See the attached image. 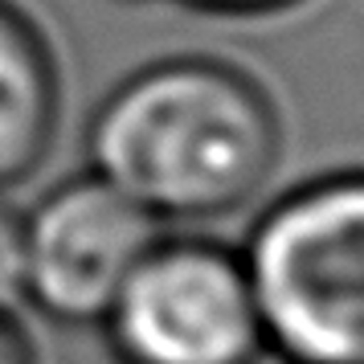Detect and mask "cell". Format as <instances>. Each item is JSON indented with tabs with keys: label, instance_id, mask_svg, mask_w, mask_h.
Wrapping results in <instances>:
<instances>
[{
	"label": "cell",
	"instance_id": "6da1fadb",
	"mask_svg": "<svg viewBox=\"0 0 364 364\" xmlns=\"http://www.w3.org/2000/svg\"><path fill=\"white\" fill-rule=\"evenodd\" d=\"M282 156V115L254 70L217 53H172L132 70L86 123L90 172L160 225L246 209Z\"/></svg>",
	"mask_w": 364,
	"mask_h": 364
},
{
	"label": "cell",
	"instance_id": "7a4b0ae2",
	"mask_svg": "<svg viewBox=\"0 0 364 364\" xmlns=\"http://www.w3.org/2000/svg\"><path fill=\"white\" fill-rule=\"evenodd\" d=\"M237 250L274 360L364 364V164L291 184Z\"/></svg>",
	"mask_w": 364,
	"mask_h": 364
},
{
	"label": "cell",
	"instance_id": "3957f363",
	"mask_svg": "<svg viewBox=\"0 0 364 364\" xmlns=\"http://www.w3.org/2000/svg\"><path fill=\"white\" fill-rule=\"evenodd\" d=\"M115 364H262L266 336L242 250L160 237L102 315Z\"/></svg>",
	"mask_w": 364,
	"mask_h": 364
},
{
	"label": "cell",
	"instance_id": "277c9868",
	"mask_svg": "<svg viewBox=\"0 0 364 364\" xmlns=\"http://www.w3.org/2000/svg\"><path fill=\"white\" fill-rule=\"evenodd\" d=\"M25 217V303L58 328H99L164 225L99 172L46 188Z\"/></svg>",
	"mask_w": 364,
	"mask_h": 364
},
{
	"label": "cell",
	"instance_id": "5b68a950",
	"mask_svg": "<svg viewBox=\"0 0 364 364\" xmlns=\"http://www.w3.org/2000/svg\"><path fill=\"white\" fill-rule=\"evenodd\" d=\"M62 127V66L41 21L0 0V197L50 160Z\"/></svg>",
	"mask_w": 364,
	"mask_h": 364
},
{
	"label": "cell",
	"instance_id": "8992f818",
	"mask_svg": "<svg viewBox=\"0 0 364 364\" xmlns=\"http://www.w3.org/2000/svg\"><path fill=\"white\" fill-rule=\"evenodd\" d=\"M25 307V217L0 197V311Z\"/></svg>",
	"mask_w": 364,
	"mask_h": 364
},
{
	"label": "cell",
	"instance_id": "52a82bcc",
	"mask_svg": "<svg viewBox=\"0 0 364 364\" xmlns=\"http://www.w3.org/2000/svg\"><path fill=\"white\" fill-rule=\"evenodd\" d=\"M176 4L188 13H205V17H274L303 0H176Z\"/></svg>",
	"mask_w": 364,
	"mask_h": 364
},
{
	"label": "cell",
	"instance_id": "ba28073f",
	"mask_svg": "<svg viewBox=\"0 0 364 364\" xmlns=\"http://www.w3.org/2000/svg\"><path fill=\"white\" fill-rule=\"evenodd\" d=\"M0 364H41L33 336L21 328L17 311H0Z\"/></svg>",
	"mask_w": 364,
	"mask_h": 364
},
{
	"label": "cell",
	"instance_id": "9c48e42d",
	"mask_svg": "<svg viewBox=\"0 0 364 364\" xmlns=\"http://www.w3.org/2000/svg\"><path fill=\"white\" fill-rule=\"evenodd\" d=\"M119 4H151V0H119Z\"/></svg>",
	"mask_w": 364,
	"mask_h": 364
}]
</instances>
